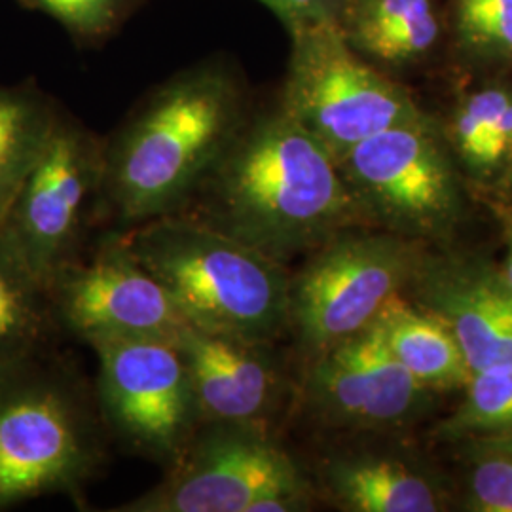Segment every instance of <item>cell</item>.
<instances>
[{
	"label": "cell",
	"instance_id": "6da1fadb",
	"mask_svg": "<svg viewBox=\"0 0 512 512\" xmlns=\"http://www.w3.org/2000/svg\"><path fill=\"white\" fill-rule=\"evenodd\" d=\"M177 213L285 266L346 228L368 226L338 160L283 109L245 120Z\"/></svg>",
	"mask_w": 512,
	"mask_h": 512
},
{
	"label": "cell",
	"instance_id": "7a4b0ae2",
	"mask_svg": "<svg viewBox=\"0 0 512 512\" xmlns=\"http://www.w3.org/2000/svg\"><path fill=\"white\" fill-rule=\"evenodd\" d=\"M243 122L238 84L219 69L162 86L103 148L107 217L129 228L181 211Z\"/></svg>",
	"mask_w": 512,
	"mask_h": 512
},
{
	"label": "cell",
	"instance_id": "3957f363",
	"mask_svg": "<svg viewBox=\"0 0 512 512\" xmlns=\"http://www.w3.org/2000/svg\"><path fill=\"white\" fill-rule=\"evenodd\" d=\"M107 437L95 395L52 349L0 366V511L44 495L78 501Z\"/></svg>",
	"mask_w": 512,
	"mask_h": 512
},
{
	"label": "cell",
	"instance_id": "277c9868",
	"mask_svg": "<svg viewBox=\"0 0 512 512\" xmlns=\"http://www.w3.org/2000/svg\"><path fill=\"white\" fill-rule=\"evenodd\" d=\"M188 323L243 338L279 342L289 329V266L184 215L122 230Z\"/></svg>",
	"mask_w": 512,
	"mask_h": 512
},
{
	"label": "cell",
	"instance_id": "5b68a950",
	"mask_svg": "<svg viewBox=\"0 0 512 512\" xmlns=\"http://www.w3.org/2000/svg\"><path fill=\"white\" fill-rule=\"evenodd\" d=\"M147 492L112 512H302L315 486L275 431L200 423L179 459Z\"/></svg>",
	"mask_w": 512,
	"mask_h": 512
},
{
	"label": "cell",
	"instance_id": "8992f818",
	"mask_svg": "<svg viewBox=\"0 0 512 512\" xmlns=\"http://www.w3.org/2000/svg\"><path fill=\"white\" fill-rule=\"evenodd\" d=\"M423 255L421 241L353 226L304 256L291 274L287 329L302 365L368 329L406 291Z\"/></svg>",
	"mask_w": 512,
	"mask_h": 512
},
{
	"label": "cell",
	"instance_id": "52a82bcc",
	"mask_svg": "<svg viewBox=\"0 0 512 512\" xmlns=\"http://www.w3.org/2000/svg\"><path fill=\"white\" fill-rule=\"evenodd\" d=\"M338 164L368 226L437 241L463 219L456 171L425 116L368 137Z\"/></svg>",
	"mask_w": 512,
	"mask_h": 512
},
{
	"label": "cell",
	"instance_id": "ba28073f",
	"mask_svg": "<svg viewBox=\"0 0 512 512\" xmlns=\"http://www.w3.org/2000/svg\"><path fill=\"white\" fill-rule=\"evenodd\" d=\"M294 31L281 109L336 160L384 129L423 118L410 93L361 61L329 18L302 23Z\"/></svg>",
	"mask_w": 512,
	"mask_h": 512
},
{
	"label": "cell",
	"instance_id": "9c48e42d",
	"mask_svg": "<svg viewBox=\"0 0 512 512\" xmlns=\"http://www.w3.org/2000/svg\"><path fill=\"white\" fill-rule=\"evenodd\" d=\"M95 403L112 439L167 469L196 429L200 410L175 338H135L93 346Z\"/></svg>",
	"mask_w": 512,
	"mask_h": 512
},
{
	"label": "cell",
	"instance_id": "30bf717a",
	"mask_svg": "<svg viewBox=\"0 0 512 512\" xmlns=\"http://www.w3.org/2000/svg\"><path fill=\"white\" fill-rule=\"evenodd\" d=\"M103 148L59 114L35 165L21 184L0 230L46 285L82 256L84 234L99 203Z\"/></svg>",
	"mask_w": 512,
	"mask_h": 512
},
{
	"label": "cell",
	"instance_id": "8fae6325",
	"mask_svg": "<svg viewBox=\"0 0 512 512\" xmlns=\"http://www.w3.org/2000/svg\"><path fill=\"white\" fill-rule=\"evenodd\" d=\"M57 329L90 348L135 338H175L188 323L164 285L110 232L48 283Z\"/></svg>",
	"mask_w": 512,
	"mask_h": 512
},
{
	"label": "cell",
	"instance_id": "7c38bea8",
	"mask_svg": "<svg viewBox=\"0 0 512 512\" xmlns=\"http://www.w3.org/2000/svg\"><path fill=\"white\" fill-rule=\"evenodd\" d=\"M431 397L370 325L304 363L291 414L329 433H380L418 420Z\"/></svg>",
	"mask_w": 512,
	"mask_h": 512
},
{
	"label": "cell",
	"instance_id": "4fadbf2b",
	"mask_svg": "<svg viewBox=\"0 0 512 512\" xmlns=\"http://www.w3.org/2000/svg\"><path fill=\"white\" fill-rule=\"evenodd\" d=\"M200 420L275 431L291 414L296 382L277 342L186 323L177 334Z\"/></svg>",
	"mask_w": 512,
	"mask_h": 512
},
{
	"label": "cell",
	"instance_id": "5bb4252c",
	"mask_svg": "<svg viewBox=\"0 0 512 512\" xmlns=\"http://www.w3.org/2000/svg\"><path fill=\"white\" fill-rule=\"evenodd\" d=\"M404 294L450 329L471 372L512 363V291L492 262L425 251Z\"/></svg>",
	"mask_w": 512,
	"mask_h": 512
},
{
	"label": "cell",
	"instance_id": "9a60e30c",
	"mask_svg": "<svg viewBox=\"0 0 512 512\" xmlns=\"http://www.w3.org/2000/svg\"><path fill=\"white\" fill-rule=\"evenodd\" d=\"M315 492L346 512H439V484L403 459L336 452L321 459Z\"/></svg>",
	"mask_w": 512,
	"mask_h": 512
},
{
	"label": "cell",
	"instance_id": "2e32d148",
	"mask_svg": "<svg viewBox=\"0 0 512 512\" xmlns=\"http://www.w3.org/2000/svg\"><path fill=\"white\" fill-rule=\"evenodd\" d=\"M372 325L393 357L431 393L458 391L469 382L473 372L456 336L404 293L393 296Z\"/></svg>",
	"mask_w": 512,
	"mask_h": 512
},
{
	"label": "cell",
	"instance_id": "e0dca14e",
	"mask_svg": "<svg viewBox=\"0 0 512 512\" xmlns=\"http://www.w3.org/2000/svg\"><path fill=\"white\" fill-rule=\"evenodd\" d=\"M57 330L46 285L0 230V366L52 349Z\"/></svg>",
	"mask_w": 512,
	"mask_h": 512
},
{
	"label": "cell",
	"instance_id": "ac0fdd59",
	"mask_svg": "<svg viewBox=\"0 0 512 512\" xmlns=\"http://www.w3.org/2000/svg\"><path fill=\"white\" fill-rule=\"evenodd\" d=\"M52 99L33 84H0V222L37 162L59 118Z\"/></svg>",
	"mask_w": 512,
	"mask_h": 512
},
{
	"label": "cell",
	"instance_id": "d6986e66",
	"mask_svg": "<svg viewBox=\"0 0 512 512\" xmlns=\"http://www.w3.org/2000/svg\"><path fill=\"white\" fill-rule=\"evenodd\" d=\"M439 33L431 0H361L351 38L385 63H406L427 54Z\"/></svg>",
	"mask_w": 512,
	"mask_h": 512
},
{
	"label": "cell",
	"instance_id": "ffe728a7",
	"mask_svg": "<svg viewBox=\"0 0 512 512\" xmlns=\"http://www.w3.org/2000/svg\"><path fill=\"white\" fill-rule=\"evenodd\" d=\"M463 401L437 429L440 439L459 442L512 429V363L471 374Z\"/></svg>",
	"mask_w": 512,
	"mask_h": 512
},
{
	"label": "cell",
	"instance_id": "44dd1931",
	"mask_svg": "<svg viewBox=\"0 0 512 512\" xmlns=\"http://www.w3.org/2000/svg\"><path fill=\"white\" fill-rule=\"evenodd\" d=\"M463 442L467 463L465 509L473 512H512V454L495 435Z\"/></svg>",
	"mask_w": 512,
	"mask_h": 512
},
{
	"label": "cell",
	"instance_id": "7402d4cb",
	"mask_svg": "<svg viewBox=\"0 0 512 512\" xmlns=\"http://www.w3.org/2000/svg\"><path fill=\"white\" fill-rule=\"evenodd\" d=\"M456 27L465 48L512 61V0H454Z\"/></svg>",
	"mask_w": 512,
	"mask_h": 512
},
{
	"label": "cell",
	"instance_id": "603a6c76",
	"mask_svg": "<svg viewBox=\"0 0 512 512\" xmlns=\"http://www.w3.org/2000/svg\"><path fill=\"white\" fill-rule=\"evenodd\" d=\"M509 88L490 86L484 90L471 93L454 116L452 124V141L458 150L459 158L475 175L482 177V162H484V147L486 137L492 128L495 112L501 107Z\"/></svg>",
	"mask_w": 512,
	"mask_h": 512
},
{
	"label": "cell",
	"instance_id": "cb8c5ba5",
	"mask_svg": "<svg viewBox=\"0 0 512 512\" xmlns=\"http://www.w3.org/2000/svg\"><path fill=\"white\" fill-rule=\"evenodd\" d=\"M76 33H99L109 25L118 0H23Z\"/></svg>",
	"mask_w": 512,
	"mask_h": 512
},
{
	"label": "cell",
	"instance_id": "d4e9b609",
	"mask_svg": "<svg viewBox=\"0 0 512 512\" xmlns=\"http://www.w3.org/2000/svg\"><path fill=\"white\" fill-rule=\"evenodd\" d=\"M260 2L270 6L281 18L291 21L294 27L315 19L327 18L323 16V0H260Z\"/></svg>",
	"mask_w": 512,
	"mask_h": 512
},
{
	"label": "cell",
	"instance_id": "484cf974",
	"mask_svg": "<svg viewBox=\"0 0 512 512\" xmlns=\"http://www.w3.org/2000/svg\"><path fill=\"white\" fill-rule=\"evenodd\" d=\"M495 215L501 222L503 239H505V260H503V266H499V270L512 291V205H499L495 209Z\"/></svg>",
	"mask_w": 512,
	"mask_h": 512
},
{
	"label": "cell",
	"instance_id": "4316f807",
	"mask_svg": "<svg viewBox=\"0 0 512 512\" xmlns=\"http://www.w3.org/2000/svg\"><path fill=\"white\" fill-rule=\"evenodd\" d=\"M495 437H497L499 442L512 454V429L511 431H503V433H495Z\"/></svg>",
	"mask_w": 512,
	"mask_h": 512
},
{
	"label": "cell",
	"instance_id": "83f0119b",
	"mask_svg": "<svg viewBox=\"0 0 512 512\" xmlns=\"http://www.w3.org/2000/svg\"><path fill=\"white\" fill-rule=\"evenodd\" d=\"M503 184L512 188V154L511 158H509V164L503 169Z\"/></svg>",
	"mask_w": 512,
	"mask_h": 512
},
{
	"label": "cell",
	"instance_id": "f1b7e54d",
	"mask_svg": "<svg viewBox=\"0 0 512 512\" xmlns=\"http://www.w3.org/2000/svg\"><path fill=\"white\" fill-rule=\"evenodd\" d=\"M349 2H357V4H359V2H361V0H349Z\"/></svg>",
	"mask_w": 512,
	"mask_h": 512
}]
</instances>
